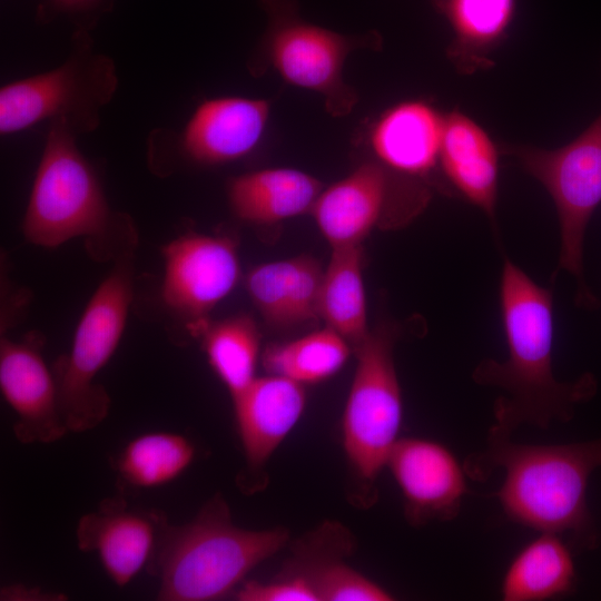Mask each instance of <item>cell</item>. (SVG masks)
<instances>
[{"label":"cell","mask_w":601,"mask_h":601,"mask_svg":"<svg viewBox=\"0 0 601 601\" xmlns=\"http://www.w3.org/2000/svg\"><path fill=\"white\" fill-rule=\"evenodd\" d=\"M499 304L508 347L504 361L484 358L472 371L473 382L499 391L491 428L513 435L521 426L548 428L571 421L592 400L598 381L583 373L573 381L553 370V290L535 283L504 256Z\"/></svg>","instance_id":"cell-1"},{"label":"cell","mask_w":601,"mask_h":601,"mask_svg":"<svg viewBox=\"0 0 601 601\" xmlns=\"http://www.w3.org/2000/svg\"><path fill=\"white\" fill-rule=\"evenodd\" d=\"M489 428L484 447L463 465L469 479L503 475L495 496L515 523L562 535L574 549L594 550L600 533L588 504L592 475L601 470V437L558 444L516 442Z\"/></svg>","instance_id":"cell-2"},{"label":"cell","mask_w":601,"mask_h":601,"mask_svg":"<svg viewBox=\"0 0 601 601\" xmlns=\"http://www.w3.org/2000/svg\"><path fill=\"white\" fill-rule=\"evenodd\" d=\"M288 539L283 526L248 530L235 525L228 503L216 493L189 522L168 525L150 570L159 578L157 599L219 600Z\"/></svg>","instance_id":"cell-3"},{"label":"cell","mask_w":601,"mask_h":601,"mask_svg":"<svg viewBox=\"0 0 601 601\" xmlns=\"http://www.w3.org/2000/svg\"><path fill=\"white\" fill-rule=\"evenodd\" d=\"M76 136L66 121L50 122L21 225L35 246L56 248L86 238L96 252L111 233L134 228L127 215L110 208Z\"/></svg>","instance_id":"cell-4"},{"label":"cell","mask_w":601,"mask_h":601,"mask_svg":"<svg viewBox=\"0 0 601 601\" xmlns=\"http://www.w3.org/2000/svg\"><path fill=\"white\" fill-rule=\"evenodd\" d=\"M267 27L250 60L254 75L273 68L287 83L322 96L334 117L348 115L358 101L355 89L344 80L348 55L362 48L377 49L376 31L343 35L305 20L296 0H258Z\"/></svg>","instance_id":"cell-5"},{"label":"cell","mask_w":601,"mask_h":601,"mask_svg":"<svg viewBox=\"0 0 601 601\" xmlns=\"http://www.w3.org/2000/svg\"><path fill=\"white\" fill-rule=\"evenodd\" d=\"M134 249L117 256L110 272L89 298L77 324L69 353L55 368L59 402L69 432L100 425L110 396L97 376L122 338L134 294Z\"/></svg>","instance_id":"cell-6"},{"label":"cell","mask_w":601,"mask_h":601,"mask_svg":"<svg viewBox=\"0 0 601 601\" xmlns=\"http://www.w3.org/2000/svg\"><path fill=\"white\" fill-rule=\"evenodd\" d=\"M501 152L536 179L551 196L559 223L560 248L552 278L562 270L577 283L575 304L594 309L598 298L583 269L588 225L601 204V114L573 140L554 149L504 145Z\"/></svg>","instance_id":"cell-7"},{"label":"cell","mask_w":601,"mask_h":601,"mask_svg":"<svg viewBox=\"0 0 601 601\" xmlns=\"http://www.w3.org/2000/svg\"><path fill=\"white\" fill-rule=\"evenodd\" d=\"M117 88L114 60L92 48L88 31L77 30L60 66L1 87L0 132L17 134L47 120H63L77 135L93 131Z\"/></svg>","instance_id":"cell-8"},{"label":"cell","mask_w":601,"mask_h":601,"mask_svg":"<svg viewBox=\"0 0 601 601\" xmlns=\"http://www.w3.org/2000/svg\"><path fill=\"white\" fill-rule=\"evenodd\" d=\"M396 326L371 331L354 348L356 370L342 418L343 447L353 477L365 492L374 483L398 441L403 397L394 363Z\"/></svg>","instance_id":"cell-9"},{"label":"cell","mask_w":601,"mask_h":601,"mask_svg":"<svg viewBox=\"0 0 601 601\" xmlns=\"http://www.w3.org/2000/svg\"><path fill=\"white\" fill-rule=\"evenodd\" d=\"M418 183L392 174L376 160L366 161L322 189L311 214L332 249L358 246L388 209L401 207L412 218L424 208L428 190Z\"/></svg>","instance_id":"cell-10"},{"label":"cell","mask_w":601,"mask_h":601,"mask_svg":"<svg viewBox=\"0 0 601 601\" xmlns=\"http://www.w3.org/2000/svg\"><path fill=\"white\" fill-rule=\"evenodd\" d=\"M162 259L161 300L188 325L207 319L240 277L238 246L228 236L186 233L162 247Z\"/></svg>","instance_id":"cell-11"},{"label":"cell","mask_w":601,"mask_h":601,"mask_svg":"<svg viewBox=\"0 0 601 601\" xmlns=\"http://www.w3.org/2000/svg\"><path fill=\"white\" fill-rule=\"evenodd\" d=\"M169 524L162 511L131 506L115 495L78 520L76 543L96 554L112 583L124 588L144 569L151 570Z\"/></svg>","instance_id":"cell-12"},{"label":"cell","mask_w":601,"mask_h":601,"mask_svg":"<svg viewBox=\"0 0 601 601\" xmlns=\"http://www.w3.org/2000/svg\"><path fill=\"white\" fill-rule=\"evenodd\" d=\"M403 496L411 525L455 519L467 493L463 462L444 444L425 437H400L386 462Z\"/></svg>","instance_id":"cell-13"},{"label":"cell","mask_w":601,"mask_h":601,"mask_svg":"<svg viewBox=\"0 0 601 601\" xmlns=\"http://www.w3.org/2000/svg\"><path fill=\"white\" fill-rule=\"evenodd\" d=\"M270 115L266 99L239 96L201 101L179 134L155 137L185 159L204 166L221 165L249 155L262 140Z\"/></svg>","instance_id":"cell-14"},{"label":"cell","mask_w":601,"mask_h":601,"mask_svg":"<svg viewBox=\"0 0 601 601\" xmlns=\"http://www.w3.org/2000/svg\"><path fill=\"white\" fill-rule=\"evenodd\" d=\"M0 391L16 415L12 431L21 444H50L70 433L39 342L1 338Z\"/></svg>","instance_id":"cell-15"},{"label":"cell","mask_w":601,"mask_h":601,"mask_svg":"<svg viewBox=\"0 0 601 601\" xmlns=\"http://www.w3.org/2000/svg\"><path fill=\"white\" fill-rule=\"evenodd\" d=\"M245 471L238 483L253 490L256 476L300 420L306 406L305 385L287 377L256 376L231 397Z\"/></svg>","instance_id":"cell-16"},{"label":"cell","mask_w":601,"mask_h":601,"mask_svg":"<svg viewBox=\"0 0 601 601\" xmlns=\"http://www.w3.org/2000/svg\"><path fill=\"white\" fill-rule=\"evenodd\" d=\"M445 114L425 100H404L391 106L374 122L370 146L392 174L422 181L440 164Z\"/></svg>","instance_id":"cell-17"},{"label":"cell","mask_w":601,"mask_h":601,"mask_svg":"<svg viewBox=\"0 0 601 601\" xmlns=\"http://www.w3.org/2000/svg\"><path fill=\"white\" fill-rule=\"evenodd\" d=\"M500 152L489 132L474 119L459 110L445 114L439 168L465 200L485 214L494 230Z\"/></svg>","instance_id":"cell-18"},{"label":"cell","mask_w":601,"mask_h":601,"mask_svg":"<svg viewBox=\"0 0 601 601\" xmlns=\"http://www.w3.org/2000/svg\"><path fill=\"white\" fill-rule=\"evenodd\" d=\"M324 269L312 256L259 264L246 276L254 306L273 327H297L319 318Z\"/></svg>","instance_id":"cell-19"},{"label":"cell","mask_w":601,"mask_h":601,"mask_svg":"<svg viewBox=\"0 0 601 601\" xmlns=\"http://www.w3.org/2000/svg\"><path fill=\"white\" fill-rule=\"evenodd\" d=\"M322 183L286 167L266 168L234 177L227 186L231 211L243 221L272 225L311 213Z\"/></svg>","instance_id":"cell-20"},{"label":"cell","mask_w":601,"mask_h":601,"mask_svg":"<svg viewBox=\"0 0 601 601\" xmlns=\"http://www.w3.org/2000/svg\"><path fill=\"white\" fill-rule=\"evenodd\" d=\"M453 31L446 56L456 71L470 76L494 66L491 56L506 38L515 0H432Z\"/></svg>","instance_id":"cell-21"},{"label":"cell","mask_w":601,"mask_h":601,"mask_svg":"<svg viewBox=\"0 0 601 601\" xmlns=\"http://www.w3.org/2000/svg\"><path fill=\"white\" fill-rule=\"evenodd\" d=\"M571 544L560 534L540 532L509 564L502 582L504 601H544L571 594L577 569Z\"/></svg>","instance_id":"cell-22"},{"label":"cell","mask_w":601,"mask_h":601,"mask_svg":"<svg viewBox=\"0 0 601 601\" xmlns=\"http://www.w3.org/2000/svg\"><path fill=\"white\" fill-rule=\"evenodd\" d=\"M319 318L356 348L368 335L362 245L333 248L324 269Z\"/></svg>","instance_id":"cell-23"},{"label":"cell","mask_w":601,"mask_h":601,"mask_svg":"<svg viewBox=\"0 0 601 601\" xmlns=\"http://www.w3.org/2000/svg\"><path fill=\"white\" fill-rule=\"evenodd\" d=\"M195 457L196 446L186 435L155 431L128 441L115 456L112 466L124 487L148 490L177 480Z\"/></svg>","instance_id":"cell-24"},{"label":"cell","mask_w":601,"mask_h":601,"mask_svg":"<svg viewBox=\"0 0 601 601\" xmlns=\"http://www.w3.org/2000/svg\"><path fill=\"white\" fill-rule=\"evenodd\" d=\"M188 326L200 338L209 366L231 397L256 377L260 333L250 316L236 315L216 322L207 318Z\"/></svg>","instance_id":"cell-25"},{"label":"cell","mask_w":601,"mask_h":601,"mask_svg":"<svg viewBox=\"0 0 601 601\" xmlns=\"http://www.w3.org/2000/svg\"><path fill=\"white\" fill-rule=\"evenodd\" d=\"M352 349L344 337L325 326L296 339L269 344L260 357L268 374L307 385L334 376L346 364Z\"/></svg>","instance_id":"cell-26"},{"label":"cell","mask_w":601,"mask_h":601,"mask_svg":"<svg viewBox=\"0 0 601 601\" xmlns=\"http://www.w3.org/2000/svg\"><path fill=\"white\" fill-rule=\"evenodd\" d=\"M347 554L333 549H311L293 559L285 572L299 574L313 585L318 601H391L392 593L347 565Z\"/></svg>","instance_id":"cell-27"},{"label":"cell","mask_w":601,"mask_h":601,"mask_svg":"<svg viewBox=\"0 0 601 601\" xmlns=\"http://www.w3.org/2000/svg\"><path fill=\"white\" fill-rule=\"evenodd\" d=\"M235 595L239 601H318L307 579L286 572L267 582H244Z\"/></svg>","instance_id":"cell-28"},{"label":"cell","mask_w":601,"mask_h":601,"mask_svg":"<svg viewBox=\"0 0 601 601\" xmlns=\"http://www.w3.org/2000/svg\"><path fill=\"white\" fill-rule=\"evenodd\" d=\"M115 0H47L41 14L63 13L76 21L77 30L88 31L97 19L111 10Z\"/></svg>","instance_id":"cell-29"},{"label":"cell","mask_w":601,"mask_h":601,"mask_svg":"<svg viewBox=\"0 0 601 601\" xmlns=\"http://www.w3.org/2000/svg\"><path fill=\"white\" fill-rule=\"evenodd\" d=\"M1 600L19 601H43V600H65L66 597L59 593L46 592L38 587H28L24 584H12L3 587L0 593Z\"/></svg>","instance_id":"cell-30"}]
</instances>
